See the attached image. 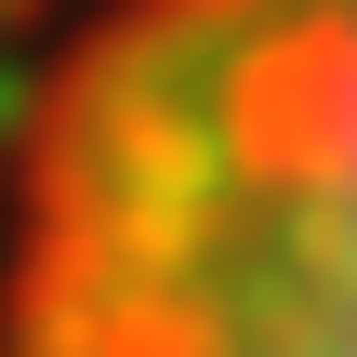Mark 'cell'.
Returning a JSON list of instances; mask_svg holds the SVG:
<instances>
[{
    "label": "cell",
    "mask_w": 357,
    "mask_h": 357,
    "mask_svg": "<svg viewBox=\"0 0 357 357\" xmlns=\"http://www.w3.org/2000/svg\"><path fill=\"white\" fill-rule=\"evenodd\" d=\"M0 357H357V0H93L13 132Z\"/></svg>",
    "instance_id": "6da1fadb"
}]
</instances>
